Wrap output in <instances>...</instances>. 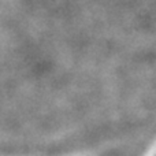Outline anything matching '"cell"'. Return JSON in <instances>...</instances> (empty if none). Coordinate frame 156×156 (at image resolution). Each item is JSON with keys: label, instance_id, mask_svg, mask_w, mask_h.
<instances>
[]
</instances>
